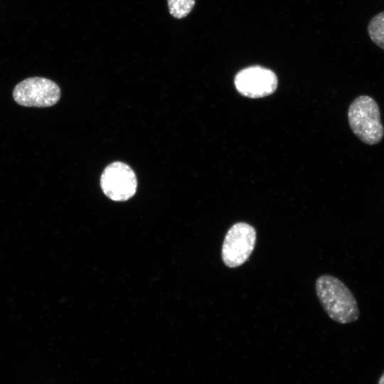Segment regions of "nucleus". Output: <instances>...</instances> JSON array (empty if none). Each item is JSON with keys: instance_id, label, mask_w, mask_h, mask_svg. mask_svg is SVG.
I'll use <instances>...</instances> for the list:
<instances>
[{"instance_id": "nucleus-1", "label": "nucleus", "mask_w": 384, "mask_h": 384, "mask_svg": "<svg viewBox=\"0 0 384 384\" xmlns=\"http://www.w3.org/2000/svg\"><path fill=\"white\" fill-rule=\"evenodd\" d=\"M316 292L323 308L332 320L343 324L358 320L359 309L356 299L338 278L329 274L320 276L316 282Z\"/></svg>"}, {"instance_id": "nucleus-2", "label": "nucleus", "mask_w": 384, "mask_h": 384, "mask_svg": "<svg viewBox=\"0 0 384 384\" xmlns=\"http://www.w3.org/2000/svg\"><path fill=\"white\" fill-rule=\"evenodd\" d=\"M348 118L351 130L363 142L373 145L383 139L379 107L372 97L361 95L356 98L349 107Z\"/></svg>"}, {"instance_id": "nucleus-3", "label": "nucleus", "mask_w": 384, "mask_h": 384, "mask_svg": "<svg viewBox=\"0 0 384 384\" xmlns=\"http://www.w3.org/2000/svg\"><path fill=\"white\" fill-rule=\"evenodd\" d=\"M256 230L248 223L238 222L226 233L221 249L223 263L230 268L244 264L252 254L256 242Z\"/></svg>"}, {"instance_id": "nucleus-4", "label": "nucleus", "mask_w": 384, "mask_h": 384, "mask_svg": "<svg viewBox=\"0 0 384 384\" xmlns=\"http://www.w3.org/2000/svg\"><path fill=\"white\" fill-rule=\"evenodd\" d=\"M15 102L25 107H47L55 105L60 98L59 86L51 80L41 77L26 78L13 90Z\"/></svg>"}, {"instance_id": "nucleus-5", "label": "nucleus", "mask_w": 384, "mask_h": 384, "mask_svg": "<svg viewBox=\"0 0 384 384\" xmlns=\"http://www.w3.org/2000/svg\"><path fill=\"white\" fill-rule=\"evenodd\" d=\"M100 186L103 193L111 200L124 201L131 198L137 191V176L129 165L114 161L104 169Z\"/></svg>"}, {"instance_id": "nucleus-6", "label": "nucleus", "mask_w": 384, "mask_h": 384, "mask_svg": "<svg viewBox=\"0 0 384 384\" xmlns=\"http://www.w3.org/2000/svg\"><path fill=\"white\" fill-rule=\"evenodd\" d=\"M234 83L242 95L260 98L272 95L277 87L278 80L272 70L254 65L239 71L235 77Z\"/></svg>"}, {"instance_id": "nucleus-7", "label": "nucleus", "mask_w": 384, "mask_h": 384, "mask_svg": "<svg viewBox=\"0 0 384 384\" xmlns=\"http://www.w3.org/2000/svg\"><path fill=\"white\" fill-rule=\"evenodd\" d=\"M367 30L372 41L384 50V11L378 14L370 19Z\"/></svg>"}, {"instance_id": "nucleus-8", "label": "nucleus", "mask_w": 384, "mask_h": 384, "mask_svg": "<svg viewBox=\"0 0 384 384\" xmlns=\"http://www.w3.org/2000/svg\"><path fill=\"white\" fill-rule=\"evenodd\" d=\"M170 14L176 18L186 17L195 5V0H167Z\"/></svg>"}, {"instance_id": "nucleus-9", "label": "nucleus", "mask_w": 384, "mask_h": 384, "mask_svg": "<svg viewBox=\"0 0 384 384\" xmlns=\"http://www.w3.org/2000/svg\"><path fill=\"white\" fill-rule=\"evenodd\" d=\"M378 384H384V373L380 376V378L379 379V381H378Z\"/></svg>"}]
</instances>
